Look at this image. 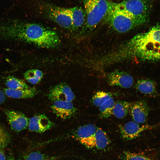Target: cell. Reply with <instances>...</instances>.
Here are the masks:
<instances>
[{
    "mask_svg": "<svg viewBox=\"0 0 160 160\" xmlns=\"http://www.w3.org/2000/svg\"><path fill=\"white\" fill-rule=\"evenodd\" d=\"M48 97L53 102L57 100L72 102L75 98L71 89L64 83L59 84L52 87L49 92Z\"/></svg>",
    "mask_w": 160,
    "mask_h": 160,
    "instance_id": "8",
    "label": "cell"
},
{
    "mask_svg": "<svg viewBox=\"0 0 160 160\" xmlns=\"http://www.w3.org/2000/svg\"><path fill=\"white\" fill-rule=\"evenodd\" d=\"M132 103L126 101H118L115 102L112 115L119 119L125 117L129 112Z\"/></svg>",
    "mask_w": 160,
    "mask_h": 160,
    "instance_id": "19",
    "label": "cell"
},
{
    "mask_svg": "<svg viewBox=\"0 0 160 160\" xmlns=\"http://www.w3.org/2000/svg\"><path fill=\"white\" fill-rule=\"evenodd\" d=\"M135 87L141 93L148 95H153L156 92V84L153 81L147 79L138 80Z\"/></svg>",
    "mask_w": 160,
    "mask_h": 160,
    "instance_id": "17",
    "label": "cell"
},
{
    "mask_svg": "<svg viewBox=\"0 0 160 160\" xmlns=\"http://www.w3.org/2000/svg\"><path fill=\"white\" fill-rule=\"evenodd\" d=\"M43 160H46V159H44Z\"/></svg>",
    "mask_w": 160,
    "mask_h": 160,
    "instance_id": "30",
    "label": "cell"
},
{
    "mask_svg": "<svg viewBox=\"0 0 160 160\" xmlns=\"http://www.w3.org/2000/svg\"><path fill=\"white\" fill-rule=\"evenodd\" d=\"M5 99L4 93L0 89V104L4 103Z\"/></svg>",
    "mask_w": 160,
    "mask_h": 160,
    "instance_id": "27",
    "label": "cell"
},
{
    "mask_svg": "<svg viewBox=\"0 0 160 160\" xmlns=\"http://www.w3.org/2000/svg\"><path fill=\"white\" fill-rule=\"evenodd\" d=\"M10 136L8 132L0 126V149H3L10 141Z\"/></svg>",
    "mask_w": 160,
    "mask_h": 160,
    "instance_id": "25",
    "label": "cell"
},
{
    "mask_svg": "<svg viewBox=\"0 0 160 160\" xmlns=\"http://www.w3.org/2000/svg\"><path fill=\"white\" fill-rule=\"evenodd\" d=\"M4 112L10 127L14 131L19 132L28 127L29 119L21 112L7 109Z\"/></svg>",
    "mask_w": 160,
    "mask_h": 160,
    "instance_id": "7",
    "label": "cell"
},
{
    "mask_svg": "<svg viewBox=\"0 0 160 160\" xmlns=\"http://www.w3.org/2000/svg\"><path fill=\"white\" fill-rule=\"evenodd\" d=\"M4 91L8 97L14 98H32L37 94L36 90L34 88L30 87L24 89H13L4 88Z\"/></svg>",
    "mask_w": 160,
    "mask_h": 160,
    "instance_id": "15",
    "label": "cell"
},
{
    "mask_svg": "<svg viewBox=\"0 0 160 160\" xmlns=\"http://www.w3.org/2000/svg\"><path fill=\"white\" fill-rule=\"evenodd\" d=\"M130 42L133 44V56L145 60H160V22L147 31L136 35Z\"/></svg>",
    "mask_w": 160,
    "mask_h": 160,
    "instance_id": "2",
    "label": "cell"
},
{
    "mask_svg": "<svg viewBox=\"0 0 160 160\" xmlns=\"http://www.w3.org/2000/svg\"><path fill=\"white\" fill-rule=\"evenodd\" d=\"M110 140L106 132L102 129L97 128L92 144V148L102 149L109 144Z\"/></svg>",
    "mask_w": 160,
    "mask_h": 160,
    "instance_id": "18",
    "label": "cell"
},
{
    "mask_svg": "<svg viewBox=\"0 0 160 160\" xmlns=\"http://www.w3.org/2000/svg\"><path fill=\"white\" fill-rule=\"evenodd\" d=\"M122 160H156L140 153L125 151L123 153Z\"/></svg>",
    "mask_w": 160,
    "mask_h": 160,
    "instance_id": "24",
    "label": "cell"
},
{
    "mask_svg": "<svg viewBox=\"0 0 160 160\" xmlns=\"http://www.w3.org/2000/svg\"><path fill=\"white\" fill-rule=\"evenodd\" d=\"M43 75L42 72L37 69L28 70L24 74V76L25 79L32 84H36L40 81Z\"/></svg>",
    "mask_w": 160,
    "mask_h": 160,
    "instance_id": "21",
    "label": "cell"
},
{
    "mask_svg": "<svg viewBox=\"0 0 160 160\" xmlns=\"http://www.w3.org/2000/svg\"><path fill=\"white\" fill-rule=\"evenodd\" d=\"M0 38L25 42L46 48H54L60 42L55 31L38 24L17 20L0 23Z\"/></svg>",
    "mask_w": 160,
    "mask_h": 160,
    "instance_id": "1",
    "label": "cell"
},
{
    "mask_svg": "<svg viewBox=\"0 0 160 160\" xmlns=\"http://www.w3.org/2000/svg\"><path fill=\"white\" fill-rule=\"evenodd\" d=\"M86 14V30L90 32L104 20L113 8L115 3L110 0H81Z\"/></svg>",
    "mask_w": 160,
    "mask_h": 160,
    "instance_id": "3",
    "label": "cell"
},
{
    "mask_svg": "<svg viewBox=\"0 0 160 160\" xmlns=\"http://www.w3.org/2000/svg\"><path fill=\"white\" fill-rule=\"evenodd\" d=\"M7 160H15L12 153H9L7 158Z\"/></svg>",
    "mask_w": 160,
    "mask_h": 160,
    "instance_id": "29",
    "label": "cell"
},
{
    "mask_svg": "<svg viewBox=\"0 0 160 160\" xmlns=\"http://www.w3.org/2000/svg\"><path fill=\"white\" fill-rule=\"evenodd\" d=\"M149 111L147 103L145 101L139 100L132 103L129 112L133 121L141 124L146 121Z\"/></svg>",
    "mask_w": 160,
    "mask_h": 160,
    "instance_id": "11",
    "label": "cell"
},
{
    "mask_svg": "<svg viewBox=\"0 0 160 160\" xmlns=\"http://www.w3.org/2000/svg\"><path fill=\"white\" fill-rule=\"evenodd\" d=\"M113 93L103 91L97 92L93 96L92 100L95 106L99 107L113 96Z\"/></svg>",
    "mask_w": 160,
    "mask_h": 160,
    "instance_id": "23",
    "label": "cell"
},
{
    "mask_svg": "<svg viewBox=\"0 0 160 160\" xmlns=\"http://www.w3.org/2000/svg\"><path fill=\"white\" fill-rule=\"evenodd\" d=\"M116 4L142 25L148 20L151 8V0H125Z\"/></svg>",
    "mask_w": 160,
    "mask_h": 160,
    "instance_id": "5",
    "label": "cell"
},
{
    "mask_svg": "<svg viewBox=\"0 0 160 160\" xmlns=\"http://www.w3.org/2000/svg\"><path fill=\"white\" fill-rule=\"evenodd\" d=\"M44 10L48 16L60 27L65 29L73 28L71 12L69 8L47 4Z\"/></svg>",
    "mask_w": 160,
    "mask_h": 160,
    "instance_id": "6",
    "label": "cell"
},
{
    "mask_svg": "<svg viewBox=\"0 0 160 160\" xmlns=\"http://www.w3.org/2000/svg\"><path fill=\"white\" fill-rule=\"evenodd\" d=\"M51 108L53 113L57 116L65 119L74 115L76 108L72 102L57 100L53 101Z\"/></svg>",
    "mask_w": 160,
    "mask_h": 160,
    "instance_id": "13",
    "label": "cell"
},
{
    "mask_svg": "<svg viewBox=\"0 0 160 160\" xmlns=\"http://www.w3.org/2000/svg\"><path fill=\"white\" fill-rule=\"evenodd\" d=\"M115 103L114 100L112 97L100 106L99 110L100 117L102 118H105L112 115L113 110Z\"/></svg>",
    "mask_w": 160,
    "mask_h": 160,
    "instance_id": "22",
    "label": "cell"
},
{
    "mask_svg": "<svg viewBox=\"0 0 160 160\" xmlns=\"http://www.w3.org/2000/svg\"><path fill=\"white\" fill-rule=\"evenodd\" d=\"M0 160H7L3 149H0Z\"/></svg>",
    "mask_w": 160,
    "mask_h": 160,
    "instance_id": "28",
    "label": "cell"
},
{
    "mask_svg": "<svg viewBox=\"0 0 160 160\" xmlns=\"http://www.w3.org/2000/svg\"><path fill=\"white\" fill-rule=\"evenodd\" d=\"M95 125L88 124L78 128L76 133L77 140L81 144L89 148H92L95 135L97 129Z\"/></svg>",
    "mask_w": 160,
    "mask_h": 160,
    "instance_id": "12",
    "label": "cell"
},
{
    "mask_svg": "<svg viewBox=\"0 0 160 160\" xmlns=\"http://www.w3.org/2000/svg\"><path fill=\"white\" fill-rule=\"evenodd\" d=\"M5 85L8 88L13 89H24L30 87L24 81L13 76L7 77Z\"/></svg>",
    "mask_w": 160,
    "mask_h": 160,
    "instance_id": "20",
    "label": "cell"
},
{
    "mask_svg": "<svg viewBox=\"0 0 160 160\" xmlns=\"http://www.w3.org/2000/svg\"><path fill=\"white\" fill-rule=\"evenodd\" d=\"M153 127V126L150 125H140L134 121L127 122L119 127L122 137L127 140L135 139L143 131Z\"/></svg>",
    "mask_w": 160,
    "mask_h": 160,
    "instance_id": "9",
    "label": "cell"
},
{
    "mask_svg": "<svg viewBox=\"0 0 160 160\" xmlns=\"http://www.w3.org/2000/svg\"><path fill=\"white\" fill-rule=\"evenodd\" d=\"M107 81L111 86H118L124 88L131 87L134 83L133 78L123 71L116 70L109 73Z\"/></svg>",
    "mask_w": 160,
    "mask_h": 160,
    "instance_id": "10",
    "label": "cell"
},
{
    "mask_svg": "<svg viewBox=\"0 0 160 160\" xmlns=\"http://www.w3.org/2000/svg\"><path fill=\"white\" fill-rule=\"evenodd\" d=\"M44 159V156L43 154L38 152H33L25 156L22 160H43Z\"/></svg>",
    "mask_w": 160,
    "mask_h": 160,
    "instance_id": "26",
    "label": "cell"
},
{
    "mask_svg": "<svg viewBox=\"0 0 160 160\" xmlns=\"http://www.w3.org/2000/svg\"><path fill=\"white\" fill-rule=\"evenodd\" d=\"M53 122L45 115L38 114L29 119V130L31 131L42 133L51 128Z\"/></svg>",
    "mask_w": 160,
    "mask_h": 160,
    "instance_id": "14",
    "label": "cell"
},
{
    "mask_svg": "<svg viewBox=\"0 0 160 160\" xmlns=\"http://www.w3.org/2000/svg\"><path fill=\"white\" fill-rule=\"evenodd\" d=\"M114 31L124 33L142 25L133 17L118 7L114 6L104 20Z\"/></svg>",
    "mask_w": 160,
    "mask_h": 160,
    "instance_id": "4",
    "label": "cell"
},
{
    "mask_svg": "<svg viewBox=\"0 0 160 160\" xmlns=\"http://www.w3.org/2000/svg\"><path fill=\"white\" fill-rule=\"evenodd\" d=\"M69 9L71 13L73 28L78 29L84 25L86 17L84 9L78 6Z\"/></svg>",
    "mask_w": 160,
    "mask_h": 160,
    "instance_id": "16",
    "label": "cell"
}]
</instances>
